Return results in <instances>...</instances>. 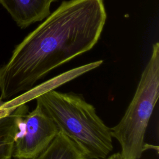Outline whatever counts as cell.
Returning <instances> with one entry per match:
<instances>
[{
  "mask_svg": "<svg viewBox=\"0 0 159 159\" xmlns=\"http://www.w3.org/2000/svg\"><path fill=\"white\" fill-rule=\"evenodd\" d=\"M106 17L103 0L63 1L0 66V98L9 99L32 89L53 69L90 50Z\"/></svg>",
  "mask_w": 159,
  "mask_h": 159,
  "instance_id": "obj_1",
  "label": "cell"
},
{
  "mask_svg": "<svg viewBox=\"0 0 159 159\" xmlns=\"http://www.w3.org/2000/svg\"><path fill=\"white\" fill-rule=\"evenodd\" d=\"M35 99L58 130L79 147L87 159H104L112 152L111 129L82 94L51 89Z\"/></svg>",
  "mask_w": 159,
  "mask_h": 159,
  "instance_id": "obj_2",
  "label": "cell"
},
{
  "mask_svg": "<svg viewBox=\"0 0 159 159\" xmlns=\"http://www.w3.org/2000/svg\"><path fill=\"white\" fill-rule=\"evenodd\" d=\"M158 97L159 43L156 42L124 116L110 128L112 137L120 145L124 159H140L146 149L145 135Z\"/></svg>",
  "mask_w": 159,
  "mask_h": 159,
  "instance_id": "obj_3",
  "label": "cell"
},
{
  "mask_svg": "<svg viewBox=\"0 0 159 159\" xmlns=\"http://www.w3.org/2000/svg\"><path fill=\"white\" fill-rule=\"evenodd\" d=\"M59 130L53 120L37 104L23 117L14 144L15 159H35L52 142Z\"/></svg>",
  "mask_w": 159,
  "mask_h": 159,
  "instance_id": "obj_4",
  "label": "cell"
},
{
  "mask_svg": "<svg viewBox=\"0 0 159 159\" xmlns=\"http://www.w3.org/2000/svg\"><path fill=\"white\" fill-rule=\"evenodd\" d=\"M56 0H0V4L9 12L20 28L41 21L50 14V6Z\"/></svg>",
  "mask_w": 159,
  "mask_h": 159,
  "instance_id": "obj_5",
  "label": "cell"
},
{
  "mask_svg": "<svg viewBox=\"0 0 159 159\" xmlns=\"http://www.w3.org/2000/svg\"><path fill=\"white\" fill-rule=\"evenodd\" d=\"M28 111L26 103L22 104L11 114L0 119V159H12L16 136L20 122Z\"/></svg>",
  "mask_w": 159,
  "mask_h": 159,
  "instance_id": "obj_6",
  "label": "cell"
},
{
  "mask_svg": "<svg viewBox=\"0 0 159 159\" xmlns=\"http://www.w3.org/2000/svg\"><path fill=\"white\" fill-rule=\"evenodd\" d=\"M35 159H87L79 147L61 131Z\"/></svg>",
  "mask_w": 159,
  "mask_h": 159,
  "instance_id": "obj_7",
  "label": "cell"
},
{
  "mask_svg": "<svg viewBox=\"0 0 159 159\" xmlns=\"http://www.w3.org/2000/svg\"><path fill=\"white\" fill-rule=\"evenodd\" d=\"M25 104L20 96L5 101L0 98V119L11 114L18 106Z\"/></svg>",
  "mask_w": 159,
  "mask_h": 159,
  "instance_id": "obj_8",
  "label": "cell"
},
{
  "mask_svg": "<svg viewBox=\"0 0 159 159\" xmlns=\"http://www.w3.org/2000/svg\"><path fill=\"white\" fill-rule=\"evenodd\" d=\"M104 159H124L120 153H115L109 156H107Z\"/></svg>",
  "mask_w": 159,
  "mask_h": 159,
  "instance_id": "obj_9",
  "label": "cell"
}]
</instances>
